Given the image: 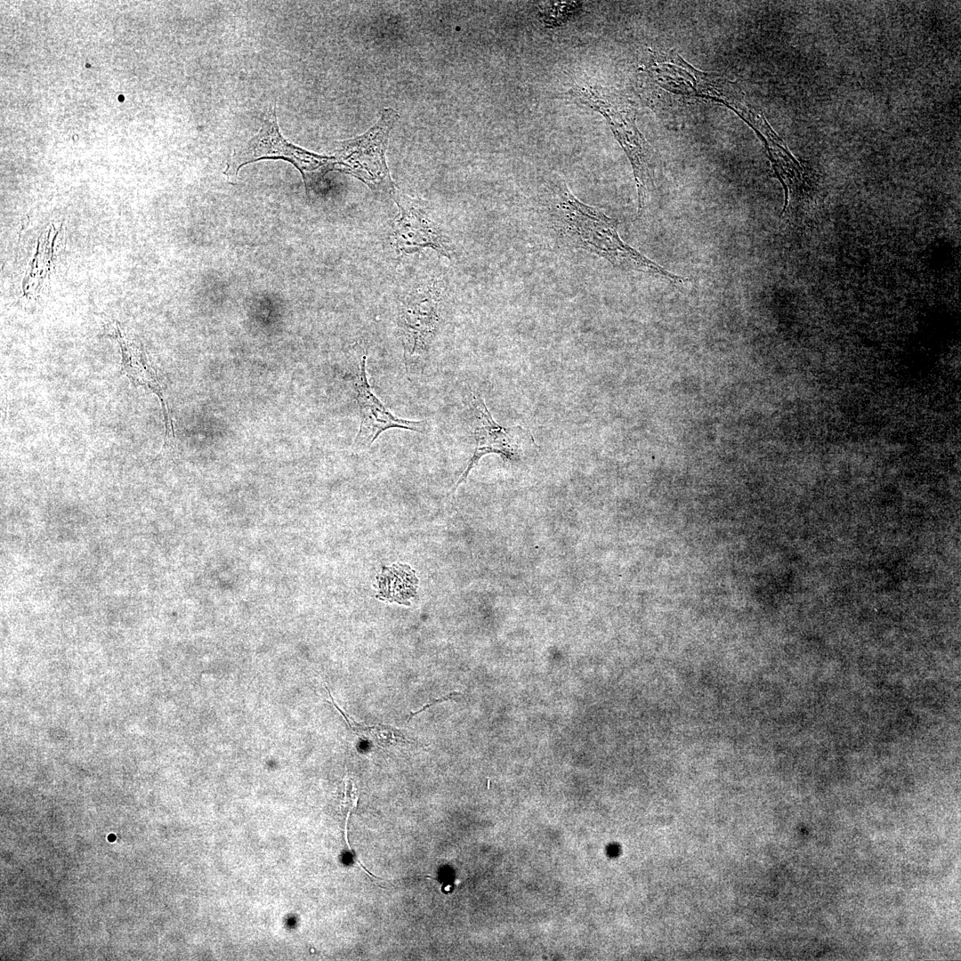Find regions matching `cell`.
Wrapping results in <instances>:
<instances>
[{
	"mask_svg": "<svg viewBox=\"0 0 961 961\" xmlns=\"http://www.w3.org/2000/svg\"><path fill=\"white\" fill-rule=\"evenodd\" d=\"M554 216L555 223L571 244L604 258L616 268L658 275L676 285L687 280L624 242L618 235L617 221L581 202L564 182L557 186Z\"/></svg>",
	"mask_w": 961,
	"mask_h": 961,
	"instance_id": "1",
	"label": "cell"
},
{
	"mask_svg": "<svg viewBox=\"0 0 961 961\" xmlns=\"http://www.w3.org/2000/svg\"><path fill=\"white\" fill-rule=\"evenodd\" d=\"M570 93L605 117L626 154L634 171L638 194L637 214L641 216L653 184V161L650 147L636 125L635 110L622 98L597 86L577 85Z\"/></svg>",
	"mask_w": 961,
	"mask_h": 961,
	"instance_id": "2",
	"label": "cell"
},
{
	"mask_svg": "<svg viewBox=\"0 0 961 961\" xmlns=\"http://www.w3.org/2000/svg\"><path fill=\"white\" fill-rule=\"evenodd\" d=\"M400 119L393 108L383 109L377 122L364 133L337 142L334 170L351 174L376 193L392 196L396 190L387 162L390 133Z\"/></svg>",
	"mask_w": 961,
	"mask_h": 961,
	"instance_id": "3",
	"label": "cell"
},
{
	"mask_svg": "<svg viewBox=\"0 0 961 961\" xmlns=\"http://www.w3.org/2000/svg\"><path fill=\"white\" fill-rule=\"evenodd\" d=\"M262 159L290 162L301 173L306 191L311 182L310 174L324 175L334 170L335 162L333 156L319 155L289 142L279 131L276 104H272L265 113L259 132L243 146L234 149L224 174L230 182H234L243 166Z\"/></svg>",
	"mask_w": 961,
	"mask_h": 961,
	"instance_id": "4",
	"label": "cell"
},
{
	"mask_svg": "<svg viewBox=\"0 0 961 961\" xmlns=\"http://www.w3.org/2000/svg\"><path fill=\"white\" fill-rule=\"evenodd\" d=\"M440 291L431 283L402 299L398 327L403 346L404 365L408 376L424 370L432 343L440 327Z\"/></svg>",
	"mask_w": 961,
	"mask_h": 961,
	"instance_id": "5",
	"label": "cell"
},
{
	"mask_svg": "<svg viewBox=\"0 0 961 961\" xmlns=\"http://www.w3.org/2000/svg\"><path fill=\"white\" fill-rule=\"evenodd\" d=\"M470 405L473 416L472 435L476 445L453 492L465 481L471 470L483 456L493 453L499 455L505 463L516 462L521 460L527 448L535 446L530 431L520 425L507 428L497 424L480 394H472Z\"/></svg>",
	"mask_w": 961,
	"mask_h": 961,
	"instance_id": "6",
	"label": "cell"
},
{
	"mask_svg": "<svg viewBox=\"0 0 961 961\" xmlns=\"http://www.w3.org/2000/svg\"><path fill=\"white\" fill-rule=\"evenodd\" d=\"M392 198L400 209L392 234L397 252L412 254L431 247L441 255L450 257L451 247L432 204L397 189Z\"/></svg>",
	"mask_w": 961,
	"mask_h": 961,
	"instance_id": "7",
	"label": "cell"
},
{
	"mask_svg": "<svg viewBox=\"0 0 961 961\" xmlns=\"http://www.w3.org/2000/svg\"><path fill=\"white\" fill-rule=\"evenodd\" d=\"M367 351L362 349L356 359L352 382L355 400L359 407V428L354 439L359 449L369 448L386 430L399 428L423 432L426 421H412L392 413L373 392L366 372Z\"/></svg>",
	"mask_w": 961,
	"mask_h": 961,
	"instance_id": "8",
	"label": "cell"
},
{
	"mask_svg": "<svg viewBox=\"0 0 961 961\" xmlns=\"http://www.w3.org/2000/svg\"><path fill=\"white\" fill-rule=\"evenodd\" d=\"M116 336L121 349L123 371L133 384L148 389L158 397L162 404L166 424L165 440L167 441L170 438H174V428L169 407L163 395L154 368L141 350L134 343L124 336L118 327H117Z\"/></svg>",
	"mask_w": 961,
	"mask_h": 961,
	"instance_id": "9",
	"label": "cell"
},
{
	"mask_svg": "<svg viewBox=\"0 0 961 961\" xmlns=\"http://www.w3.org/2000/svg\"><path fill=\"white\" fill-rule=\"evenodd\" d=\"M417 580L407 566L397 565L383 570L380 576L382 595L390 601L408 599L416 590Z\"/></svg>",
	"mask_w": 961,
	"mask_h": 961,
	"instance_id": "10",
	"label": "cell"
},
{
	"mask_svg": "<svg viewBox=\"0 0 961 961\" xmlns=\"http://www.w3.org/2000/svg\"><path fill=\"white\" fill-rule=\"evenodd\" d=\"M579 6L576 3H547L542 7L543 17L549 25L561 24L576 14Z\"/></svg>",
	"mask_w": 961,
	"mask_h": 961,
	"instance_id": "11",
	"label": "cell"
},
{
	"mask_svg": "<svg viewBox=\"0 0 961 961\" xmlns=\"http://www.w3.org/2000/svg\"><path fill=\"white\" fill-rule=\"evenodd\" d=\"M461 696H462V693H461V692H459V691H452V692H450L449 694H448V695H446V696H444V697H441V698L436 699H434V700H432L431 702H429V703H427V704L424 705V706H423V707H421L420 709H418L417 711H416V712H411V713H410V715H409V716H408V722H409V721L411 720V718H412V717H414V716H415L416 715H417V714H419V713H421V712L424 711L425 709H428L429 707H432L433 705H435V704H437V703H439V702H443V701L448 700V699H455V700H458V699H460V697H461Z\"/></svg>",
	"mask_w": 961,
	"mask_h": 961,
	"instance_id": "12",
	"label": "cell"
}]
</instances>
